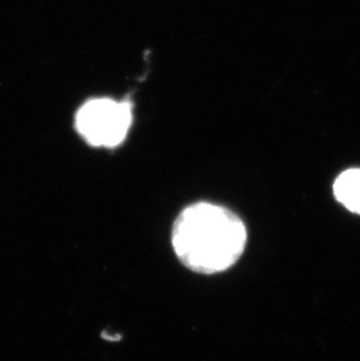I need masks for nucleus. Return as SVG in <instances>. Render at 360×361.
<instances>
[{"label": "nucleus", "mask_w": 360, "mask_h": 361, "mask_svg": "<svg viewBox=\"0 0 360 361\" xmlns=\"http://www.w3.org/2000/svg\"><path fill=\"white\" fill-rule=\"evenodd\" d=\"M247 231L231 209L197 202L185 208L172 228V245L180 262L196 273L229 269L245 252Z\"/></svg>", "instance_id": "f257e3e1"}, {"label": "nucleus", "mask_w": 360, "mask_h": 361, "mask_svg": "<svg viewBox=\"0 0 360 361\" xmlns=\"http://www.w3.org/2000/svg\"><path fill=\"white\" fill-rule=\"evenodd\" d=\"M133 120L131 103L102 97L90 99L78 110L75 126L89 145L112 149L124 142Z\"/></svg>", "instance_id": "f03ea898"}, {"label": "nucleus", "mask_w": 360, "mask_h": 361, "mask_svg": "<svg viewBox=\"0 0 360 361\" xmlns=\"http://www.w3.org/2000/svg\"><path fill=\"white\" fill-rule=\"evenodd\" d=\"M333 193L349 211L360 214V169H350L340 174L333 185Z\"/></svg>", "instance_id": "7ed1b4c3"}]
</instances>
